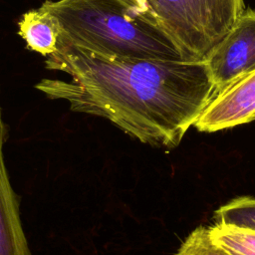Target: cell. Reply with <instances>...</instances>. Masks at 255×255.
I'll list each match as a JSON object with an SVG mask.
<instances>
[{"label": "cell", "mask_w": 255, "mask_h": 255, "mask_svg": "<svg viewBox=\"0 0 255 255\" xmlns=\"http://www.w3.org/2000/svg\"><path fill=\"white\" fill-rule=\"evenodd\" d=\"M69 79L35 88L76 113L108 120L130 137L171 149L215 97L205 62L116 57L59 43L45 61Z\"/></svg>", "instance_id": "1"}, {"label": "cell", "mask_w": 255, "mask_h": 255, "mask_svg": "<svg viewBox=\"0 0 255 255\" xmlns=\"http://www.w3.org/2000/svg\"><path fill=\"white\" fill-rule=\"evenodd\" d=\"M41 7L59 20V43L107 56L183 61L134 0H47Z\"/></svg>", "instance_id": "2"}, {"label": "cell", "mask_w": 255, "mask_h": 255, "mask_svg": "<svg viewBox=\"0 0 255 255\" xmlns=\"http://www.w3.org/2000/svg\"><path fill=\"white\" fill-rule=\"evenodd\" d=\"M183 61H202L244 10L243 0H134Z\"/></svg>", "instance_id": "3"}, {"label": "cell", "mask_w": 255, "mask_h": 255, "mask_svg": "<svg viewBox=\"0 0 255 255\" xmlns=\"http://www.w3.org/2000/svg\"><path fill=\"white\" fill-rule=\"evenodd\" d=\"M218 95L255 70V10L244 9L203 59ZM215 95V96H216Z\"/></svg>", "instance_id": "4"}, {"label": "cell", "mask_w": 255, "mask_h": 255, "mask_svg": "<svg viewBox=\"0 0 255 255\" xmlns=\"http://www.w3.org/2000/svg\"><path fill=\"white\" fill-rule=\"evenodd\" d=\"M255 120V70L216 95L194 124L197 130L214 132Z\"/></svg>", "instance_id": "5"}, {"label": "cell", "mask_w": 255, "mask_h": 255, "mask_svg": "<svg viewBox=\"0 0 255 255\" xmlns=\"http://www.w3.org/2000/svg\"><path fill=\"white\" fill-rule=\"evenodd\" d=\"M5 135V125L0 118V255H31L21 222L18 195L4 160Z\"/></svg>", "instance_id": "6"}, {"label": "cell", "mask_w": 255, "mask_h": 255, "mask_svg": "<svg viewBox=\"0 0 255 255\" xmlns=\"http://www.w3.org/2000/svg\"><path fill=\"white\" fill-rule=\"evenodd\" d=\"M18 27L30 50L48 57L58 49L62 28L57 17L45 8L40 6L24 13Z\"/></svg>", "instance_id": "7"}, {"label": "cell", "mask_w": 255, "mask_h": 255, "mask_svg": "<svg viewBox=\"0 0 255 255\" xmlns=\"http://www.w3.org/2000/svg\"><path fill=\"white\" fill-rule=\"evenodd\" d=\"M209 230L213 241L229 255H255V229L215 223Z\"/></svg>", "instance_id": "8"}, {"label": "cell", "mask_w": 255, "mask_h": 255, "mask_svg": "<svg viewBox=\"0 0 255 255\" xmlns=\"http://www.w3.org/2000/svg\"><path fill=\"white\" fill-rule=\"evenodd\" d=\"M216 223L255 229V197L239 196L214 212Z\"/></svg>", "instance_id": "9"}, {"label": "cell", "mask_w": 255, "mask_h": 255, "mask_svg": "<svg viewBox=\"0 0 255 255\" xmlns=\"http://www.w3.org/2000/svg\"><path fill=\"white\" fill-rule=\"evenodd\" d=\"M176 255H229L212 239L209 228H195L182 242Z\"/></svg>", "instance_id": "10"}, {"label": "cell", "mask_w": 255, "mask_h": 255, "mask_svg": "<svg viewBox=\"0 0 255 255\" xmlns=\"http://www.w3.org/2000/svg\"><path fill=\"white\" fill-rule=\"evenodd\" d=\"M0 118H2V110H1V106H0Z\"/></svg>", "instance_id": "11"}]
</instances>
